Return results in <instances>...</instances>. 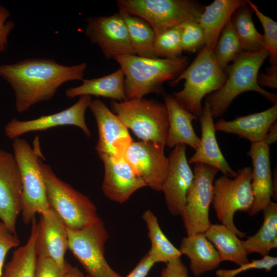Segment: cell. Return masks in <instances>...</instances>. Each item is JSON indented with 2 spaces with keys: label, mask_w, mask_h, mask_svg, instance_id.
Returning <instances> with one entry per match:
<instances>
[{
  "label": "cell",
  "mask_w": 277,
  "mask_h": 277,
  "mask_svg": "<svg viewBox=\"0 0 277 277\" xmlns=\"http://www.w3.org/2000/svg\"><path fill=\"white\" fill-rule=\"evenodd\" d=\"M186 145L174 146L168 157V166L162 190L170 213L181 215L186 203L187 192L191 186L194 174L186 155Z\"/></svg>",
  "instance_id": "cell-16"
},
{
  "label": "cell",
  "mask_w": 277,
  "mask_h": 277,
  "mask_svg": "<svg viewBox=\"0 0 277 277\" xmlns=\"http://www.w3.org/2000/svg\"><path fill=\"white\" fill-rule=\"evenodd\" d=\"M252 14V9L247 4L239 8L230 18L243 52H255L265 49L263 35L256 30Z\"/></svg>",
  "instance_id": "cell-30"
},
{
  "label": "cell",
  "mask_w": 277,
  "mask_h": 277,
  "mask_svg": "<svg viewBox=\"0 0 277 277\" xmlns=\"http://www.w3.org/2000/svg\"><path fill=\"white\" fill-rule=\"evenodd\" d=\"M71 266L62 267L51 259L37 257L34 277H64Z\"/></svg>",
  "instance_id": "cell-38"
},
{
  "label": "cell",
  "mask_w": 277,
  "mask_h": 277,
  "mask_svg": "<svg viewBox=\"0 0 277 277\" xmlns=\"http://www.w3.org/2000/svg\"><path fill=\"white\" fill-rule=\"evenodd\" d=\"M20 242L16 234L11 233L0 222V277L3 274V269L6 256L8 251L19 245Z\"/></svg>",
  "instance_id": "cell-39"
},
{
  "label": "cell",
  "mask_w": 277,
  "mask_h": 277,
  "mask_svg": "<svg viewBox=\"0 0 277 277\" xmlns=\"http://www.w3.org/2000/svg\"><path fill=\"white\" fill-rule=\"evenodd\" d=\"M179 249L189 258L190 269L197 276L216 269L221 262L217 251L204 233L184 238Z\"/></svg>",
  "instance_id": "cell-24"
},
{
  "label": "cell",
  "mask_w": 277,
  "mask_h": 277,
  "mask_svg": "<svg viewBox=\"0 0 277 277\" xmlns=\"http://www.w3.org/2000/svg\"><path fill=\"white\" fill-rule=\"evenodd\" d=\"M247 155L252 161L251 189L253 195V202L248 212L249 215L254 216L270 203L273 196L269 146L262 142L251 144Z\"/></svg>",
  "instance_id": "cell-20"
},
{
  "label": "cell",
  "mask_w": 277,
  "mask_h": 277,
  "mask_svg": "<svg viewBox=\"0 0 277 277\" xmlns=\"http://www.w3.org/2000/svg\"><path fill=\"white\" fill-rule=\"evenodd\" d=\"M11 15V12L0 4V54L7 50L9 36L15 26L14 21L8 19Z\"/></svg>",
  "instance_id": "cell-40"
},
{
  "label": "cell",
  "mask_w": 277,
  "mask_h": 277,
  "mask_svg": "<svg viewBox=\"0 0 277 277\" xmlns=\"http://www.w3.org/2000/svg\"><path fill=\"white\" fill-rule=\"evenodd\" d=\"M124 78V73L120 68L111 74L100 77L83 79L80 86L67 88L65 95L69 99L83 95H94L122 102L126 100Z\"/></svg>",
  "instance_id": "cell-26"
},
{
  "label": "cell",
  "mask_w": 277,
  "mask_h": 277,
  "mask_svg": "<svg viewBox=\"0 0 277 277\" xmlns=\"http://www.w3.org/2000/svg\"><path fill=\"white\" fill-rule=\"evenodd\" d=\"M66 228L68 249L89 277H123L110 267L104 256L108 234L101 219L81 229Z\"/></svg>",
  "instance_id": "cell-10"
},
{
  "label": "cell",
  "mask_w": 277,
  "mask_h": 277,
  "mask_svg": "<svg viewBox=\"0 0 277 277\" xmlns=\"http://www.w3.org/2000/svg\"><path fill=\"white\" fill-rule=\"evenodd\" d=\"M118 11L140 17L155 35L189 22L199 23L204 7L190 0H117Z\"/></svg>",
  "instance_id": "cell-8"
},
{
  "label": "cell",
  "mask_w": 277,
  "mask_h": 277,
  "mask_svg": "<svg viewBox=\"0 0 277 277\" xmlns=\"http://www.w3.org/2000/svg\"><path fill=\"white\" fill-rule=\"evenodd\" d=\"M268 56L265 49L255 52H242L231 65L227 66L225 83L206 98L205 103L209 106L213 118L222 116L237 96L247 91H256L276 104V94L263 89L257 81L259 69Z\"/></svg>",
  "instance_id": "cell-3"
},
{
  "label": "cell",
  "mask_w": 277,
  "mask_h": 277,
  "mask_svg": "<svg viewBox=\"0 0 277 277\" xmlns=\"http://www.w3.org/2000/svg\"><path fill=\"white\" fill-rule=\"evenodd\" d=\"M22 184L13 154L0 148V220L16 234V223L22 209Z\"/></svg>",
  "instance_id": "cell-17"
},
{
  "label": "cell",
  "mask_w": 277,
  "mask_h": 277,
  "mask_svg": "<svg viewBox=\"0 0 277 277\" xmlns=\"http://www.w3.org/2000/svg\"><path fill=\"white\" fill-rule=\"evenodd\" d=\"M204 234L217 251L221 262L229 261L238 266L249 262L242 241L224 225L211 224Z\"/></svg>",
  "instance_id": "cell-27"
},
{
  "label": "cell",
  "mask_w": 277,
  "mask_h": 277,
  "mask_svg": "<svg viewBox=\"0 0 277 277\" xmlns=\"http://www.w3.org/2000/svg\"><path fill=\"white\" fill-rule=\"evenodd\" d=\"M180 27L181 45L183 51L195 52L205 46L204 32L199 23L189 22Z\"/></svg>",
  "instance_id": "cell-36"
},
{
  "label": "cell",
  "mask_w": 277,
  "mask_h": 277,
  "mask_svg": "<svg viewBox=\"0 0 277 277\" xmlns=\"http://www.w3.org/2000/svg\"><path fill=\"white\" fill-rule=\"evenodd\" d=\"M164 147L151 142H133L124 155L136 175L156 191L162 190L168 171Z\"/></svg>",
  "instance_id": "cell-14"
},
{
  "label": "cell",
  "mask_w": 277,
  "mask_h": 277,
  "mask_svg": "<svg viewBox=\"0 0 277 277\" xmlns=\"http://www.w3.org/2000/svg\"><path fill=\"white\" fill-rule=\"evenodd\" d=\"M37 222L34 219L31 222L30 234L26 243L13 252L1 277H34L37 260Z\"/></svg>",
  "instance_id": "cell-29"
},
{
  "label": "cell",
  "mask_w": 277,
  "mask_h": 277,
  "mask_svg": "<svg viewBox=\"0 0 277 277\" xmlns=\"http://www.w3.org/2000/svg\"><path fill=\"white\" fill-rule=\"evenodd\" d=\"M64 277H86L76 266H71L67 271Z\"/></svg>",
  "instance_id": "cell-45"
},
{
  "label": "cell",
  "mask_w": 277,
  "mask_h": 277,
  "mask_svg": "<svg viewBox=\"0 0 277 277\" xmlns=\"http://www.w3.org/2000/svg\"><path fill=\"white\" fill-rule=\"evenodd\" d=\"M99 157L104 165L102 191L110 200L123 203L136 191L147 186L136 175L124 157L120 159L108 155Z\"/></svg>",
  "instance_id": "cell-18"
},
{
  "label": "cell",
  "mask_w": 277,
  "mask_h": 277,
  "mask_svg": "<svg viewBox=\"0 0 277 277\" xmlns=\"http://www.w3.org/2000/svg\"><path fill=\"white\" fill-rule=\"evenodd\" d=\"M277 119V103L258 113L239 116L232 121L220 119L214 124L215 131L237 135L251 144L261 142Z\"/></svg>",
  "instance_id": "cell-22"
},
{
  "label": "cell",
  "mask_w": 277,
  "mask_h": 277,
  "mask_svg": "<svg viewBox=\"0 0 277 277\" xmlns=\"http://www.w3.org/2000/svg\"><path fill=\"white\" fill-rule=\"evenodd\" d=\"M263 211L264 221L260 229L253 235L242 241L247 254L258 253L264 256L277 247V204L271 202Z\"/></svg>",
  "instance_id": "cell-28"
},
{
  "label": "cell",
  "mask_w": 277,
  "mask_h": 277,
  "mask_svg": "<svg viewBox=\"0 0 277 277\" xmlns=\"http://www.w3.org/2000/svg\"><path fill=\"white\" fill-rule=\"evenodd\" d=\"M120 12L126 24L130 40L136 55L157 58L154 53L155 34L150 25L143 18Z\"/></svg>",
  "instance_id": "cell-32"
},
{
  "label": "cell",
  "mask_w": 277,
  "mask_h": 277,
  "mask_svg": "<svg viewBox=\"0 0 277 277\" xmlns=\"http://www.w3.org/2000/svg\"><path fill=\"white\" fill-rule=\"evenodd\" d=\"M180 26L164 31L155 36L154 53L156 57L176 58L183 52L181 41Z\"/></svg>",
  "instance_id": "cell-34"
},
{
  "label": "cell",
  "mask_w": 277,
  "mask_h": 277,
  "mask_svg": "<svg viewBox=\"0 0 277 277\" xmlns=\"http://www.w3.org/2000/svg\"><path fill=\"white\" fill-rule=\"evenodd\" d=\"M86 277H89L88 275H86Z\"/></svg>",
  "instance_id": "cell-47"
},
{
  "label": "cell",
  "mask_w": 277,
  "mask_h": 277,
  "mask_svg": "<svg viewBox=\"0 0 277 277\" xmlns=\"http://www.w3.org/2000/svg\"><path fill=\"white\" fill-rule=\"evenodd\" d=\"M201 129L199 145L188 163H203L217 168L224 175L234 177L236 172L228 164L216 141L213 118L208 105L205 103L199 117Z\"/></svg>",
  "instance_id": "cell-21"
},
{
  "label": "cell",
  "mask_w": 277,
  "mask_h": 277,
  "mask_svg": "<svg viewBox=\"0 0 277 277\" xmlns=\"http://www.w3.org/2000/svg\"><path fill=\"white\" fill-rule=\"evenodd\" d=\"M112 111L141 141L165 146L169 127L165 103L145 98L112 100Z\"/></svg>",
  "instance_id": "cell-7"
},
{
  "label": "cell",
  "mask_w": 277,
  "mask_h": 277,
  "mask_svg": "<svg viewBox=\"0 0 277 277\" xmlns=\"http://www.w3.org/2000/svg\"><path fill=\"white\" fill-rule=\"evenodd\" d=\"M277 265V258L266 255L259 260H252L251 262L242 264L233 269H218L215 272L217 277H235L239 274L248 270L264 269L270 271Z\"/></svg>",
  "instance_id": "cell-37"
},
{
  "label": "cell",
  "mask_w": 277,
  "mask_h": 277,
  "mask_svg": "<svg viewBox=\"0 0 277 277\" xmlns=\"http://www.w3.org/2000/svg\"><path fill=\"white\" fill-rule=\"evenodd\" d=\"M40 165L49 206L66 227L81 229L101 219L95 206L88 197L57 177L51 167L43 160Z\"/></svg>",
  "instance_id": "cell-6"
},
{
  "label": "cell",
  "mask_w": 277,
  "mask_h": 277,
  "mask_svg": "<svg viewBox=\"0 0 277 277\" xmlns=\"http://www.w3.org/2000/svg\"><path fill=\"white\" fill-rule=\"evenodd\" d=\"M252 167H245L234 177L223 174L213 182L212 204L216 217L240 238L246 234L236 227L233 217L236 211L248 212L252 205Z\"/></svg>",
  "instance_id": "cell-9"
},
{
  "label": "cell",
  "mask_w": 277,
  "mask_h": 277,
  "mask_svg": "<svg viewBox=\"0 0 277 277\" xmlns=\"http://www.w3.org/2000/svg\"><path fill=\"white\" fill-rule=\"evenodd\" d=\"M37 226V257L51 259L61 267H65L68 264L65 255L68 249V238L67 228L63 221L50 208L41 214Z\"/></svg>",
  "instance_id": "cell-19"
},
{
  "label": "cell",
  "mask_w": 277,
  "mask_h": 277,
  "mask_svg": "<svg viewBox=\"0 0 277 277\" xmlns=\"http://www.w3.org/2000/svg\"><path fill=\"white\" fill-rule=\"evenodd\" d=\"M154 264L147 253L125 277H146Z\"/></svg>",
  "instance_id": "cell-43"
},
{
  "label": "cell",
  "mask_w": 277,
  "mask_h": 277,
  "mask_svg": "<svg viewBox=\"0 0 277 277\" xmlns=\"http://www.w3.org/2000/svg\"><path fill=\"white\" fill-rule=\"evenodd\" d=\"M247 4L244 0H215L204 7L199 23L204 32L205 46L213 50L222 30L234 12Z\"/></svg>",
  "instance_id": "cell-25"
},
{
  "label": "cell",
  "mask_w": 277,
  "mask_h": 277,
  "mask_svg": "<svg viewBox=\"0 0 277 277\" xmlns=\"http://www.w3.org/2000/svg\"><path fill=\"white\" fill-rule=\"evenodd\" d=\"M87 66L86 62L66 66L53 59L28 58L0 64V77L14 92L16 110L23 113L51 100L64 83L82 81Z\"/></svg>",
  "instance_id": "cell-1"
},
{
  "label": "cell",
  "mask_w": 277,
  "mask_h": 277,
  "mask_svg": "<svg viewBox=\"0 0 277 277\" xmlns=\"http://www.w3.org/2000/svg\"><path fill=\"white\" fill-rule=\"evenodd\" d=\"M276 169L274 170L273 172V177H272V187H273V198L274 199H276Z\"/></svg>",
  "instance_id": "cell-46"
},
{
  "label": "cell",
  "mask_w": 277,
  "mask_h": 277,
  "mask_svg": "<svg viewBox=\"0 0 277 277\" xmlns=\"http://www.w3.org/2000/svg\"><path fill=\"white\" fill-rule=\"evenodd\" d=\"M247 4L254 12L260 20L263 29L265 49L269 53L271 65L277 64V23L262 13L251 1L247 0Z\"/></svg>",
  "instance_id": "cell-35"
},
{
  "label": "cell",
  "mask_w": 277,
  "mask_h": 277,
  "mask_svg": "<svg viewBox=\"0 0 277 277\" xmlns=\"http://www.w3.org/2000/svg\"><path fill=\"white\" fill-rule=\"evenodd\" d=\"M12 148L22 184V220L28 225L36 214H41L50 208L40 165L45 158L38 136L34 137L32 146L25 139L16 138L13 140Z\"/></svg>",
  "instance_id": "cell-4"
},
{
  "label": "cell",
  "mask_w": 277,
  "mask_h": 277,
  "mask_svg": "<svg viewBox=\"0 0 277 277\" xmlns=\"http://www.w3.org/2000/svg\"><path fill=\"white\" fill-rule=\"evenodd\" d=\"M242 52L241 44L230 20L222 30L213 50L215 60L220 68L224 70Z\"/></svg>",
  "instance_id": "cell-33"
},
{
  "label": "cell",
  "mask_w": 277,
  "mask_h": 277,
  "mask_svg": "<svg viewBox=\"0 0 277 277\" xmlns=\"http://www.w3.org/2000/svg\"><path fill=\"white\" fill-rule=\"evenodd\" d=\"M142 219L148 231L151 248L148 254L154 263H165L181 258L182 253L162 231L156 216L149 209L144 211Z\"/></svg>",
  "instance_id": "cell-31"
},
{
  "label": "cell",
  "mask_w": 277,
  "mask_h": 277,
  "mask_svg": "<svg viewBox=\"0 0 277 277\" xmlns=\"http://www.w3.org/2000/svg\"><path fill=\"white\" fill-rule=\"evenodd\" d=\"M259 85L271 88H277V64L271 65L266 74L259 73L257 78Z\"/></svg>",
  "instance_id": "cell-42"
},
{
  "label": "cell",
  "mask_w": 277,
  "mask_h": 277,
  "mask_svg": "<svg viewBox=\"0 0 277 277\" xmlns=\"http://www.w3.org/2000/svg\"><path fill=\"white\" fill-rule=\"evenodd\" d=\"M86 21L85 35L98 46L107 59L118 55H135L120 12L110 16L89 17Z\"/></svg>",
  "instance_id": "cell-12"
},
{
  "label": "cell",
  "mask_w": 277,
  "mask_h": 277,
  "mask_svg": "<svg viewBox=\"0 0 277 277\" xmlns=\"http://www.w3.org/2000/svg\"><path fill=\"white\" fill-rule=\"evenodd\" d=\"M113 58L124 73L126 100L142 98L152 93H162L163 83L175 80L189 63L188 58L182 56L170 59L118 55Z\"/></svg>",
  "instance_id": "cell-2"
},
{
  "label": "cell",
  "mask_w": 277,
  "mask_h": 277,
  "mask_svg": "<svg viewBox=\"0 0 277 277\" xmlns=\"http://www.w3.org/2000/svg\"><path fill=\"white\" fill-rule=\"evenodd\" d=\"M91 102V96H81L73 105L57 113L27 121L13 118L6 125L5 134L8 138L14 140L30 132L45 131L60 126H74L80 128L89 137L91 132L86 123L85 114Z\"/></svg>",
  "instance_id": "cell-13"
},
{
  "label": "cell",
  "mask_w": 277,
  "mask_h": 277,
  "mask_svg": "<svg viewBox=\"0 0 277 277\" xmlns=\"http://www.w3.org/2000/svg\"><path fill=\"white\" fill-rule=\"evenodd\" d=\"M226 77L215 60L213 50L204 46L192 63L170 82V85L175 86L185 80L183 88L172 95L183 108L199 118L203 110V98L220 89Z\"/></svg>",
  "instance_id": "cell-5"
},
{
  "label": "cell",
  "mask_w": 277,
  "mask_h": 277,
  "mask_svg": "<svg viewBox=\"0 0 277 277\" xmlns=\"http://www.w3.org/2000/svg\"><path fill=\"white\" fill-rule=\"evenodd\" d=\"M160 277H188V271L181 258H178L166 263Z\"/></svg>",
  "instance_id": "cell-41"
},
{
  "label": "cell",
  "mask_w": 277,
  "mask_h": 277,
  "mask_svg": "<svg viewBox=\"0 0 277 277\" xmlns=\"http://www.w3.org/2000/svg\"><path fill=\"white\" fill-rule=\"evenodd\" d=\"M277 141V123L275 122L270 127L267 134L265 136L262 142L269 146L275 143Z\"/></svg>",
  "instance_id": "cell-44"
},
{
  "label": "cell",
  "mask_w": 277,
  "mask_h": 277,
  "mask_svg": "<svg viewBox=\"0 0 277 277\" xmlns=\"http://www.w3.org/2000/svg\"><path fill=\"white\" fill-rule=\"evenodd\" d=\"M169 120L166 145L170 148L179 144L189 145L195 150L200 141L192 126L197 117L183 108L172 95H164Z\"/></svg>",
  "instance_id": "cell-23"
},
{
  "label": "cell",
  "mask_w": 277,
  "mask_h": 277,
  "mask_svg": "<svg viewBox=\"0 0 277 277\" xmlns=\"http://www.w3.org/2000/svg\"><path fill=\"white\" fill-rule=\"evenodd\" d=\"M89 108L97 126L98 137L95 150L98 156L108 155L115 159L124 157L126 151L133 142L127 128L100 100L92 101Z\"/></svg>",
  "instance_id": "cell-15"
},
{
  "label": "cell",
  "mask_w": 277,
  "mask_h": 277,
  "mask_svg": "<svg viewBox=\"0 0 277 277\" xmlns=\"http://www.w3.org/2000/svg\"><path fill=\"white\" fill-rule=\"evenodd\" d=\"M218 171L217 168L207 164L194 165V179L181 215L187 236L204 233L211 224L209 208L212 201L214 179Z\"/></svg>",
  "instance_id": "cell-11"
}]
</instances>
